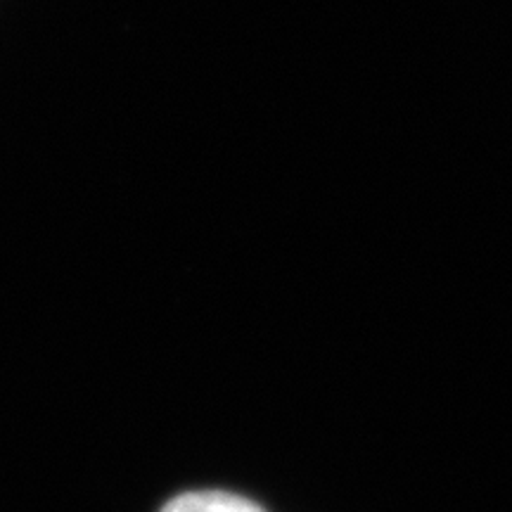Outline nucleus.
<instances>
[{
	"instance_id": "nucleus-1",
	"label": "nucleus",
	"mask_w": 512,
	"mask_h": 512,
	"mask_svg": "<svg viewBox=\"0 0 512 512\" xmlns=\"http://www.w3.org/2000/svg\"><path fill=\"white\" fill-rule=\"evenodd\" d=\"M159 512H266L247 498L226 491H190L171 498Z\"/></svg>"
}]
</instances>
